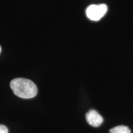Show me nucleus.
<instances>
[{
  "label": "nucleus",
  "mask_w": 133,
  "mask_h": 133,
  "mask_svg": "<svg viewBox=\"0 0 133 133\" xmlns=\"http://www.w3.org/2000/svg\"><path fill=\"white\" fill-rule=\"evenodd\" d=\"M10 86L13 92L23 99H30L36 96L38 92L37 86L30 79L17 78L12 79Z\"/></svg>",
  "instance_id": "nucleus-1"
},
{
  "label": "nucleus",
  "mask_w": 133,
  "mask_h": 133,
  "mask_svg": "<svg viewBox=\"0 0 133 133\" xmlns=\"http://www.w3.org/2000/svg\"><path fill=\"white\" fill-rule=\"evenodd\" d=\"M108 11L106 4H92L86 9V16L89 19L93 21H98L105 15Z\"/></svg>",
  "instance_id": "nucleus-2"
},
{
  "label": "nucleus",
  "mask_w": 133,
  "mask_h": 133,
  "mask_svg": "<svg viewBox=\"0 0 133 133\" xmlns=\"http://www.w3.org/2000/svg\"><path fill=\"white\" fill-rule=\"evenodd\" d=\"M86 121L88 124L93 127H99L104 121L102 116L95 110H91L86 115Z\"/></svg>",
  "instance_id": "nucleus-3"
},
{
  "label": "nucleus",
  "mask_w": 133,
  "mask_h": 133,
  "mask_svg": "<svg viewBox=\"0 0 133 133\" xmlns=\"http://www.w3.org/2000/svg\"><path fill=\"white\" fill-rule=\"evenodd\" d=\"M110 133H131V130L128 126L120 125L111 129Z\"/></svg>",
  "instance_id": "nucleus-4"
},
{
  "label": "nucleus",
  "mask_w": 133,
  "mask_h": 133,
  "mask_svg": "<svg viewBox=\"0 0 133 133\" xmlns=\"http://www.w3.org/2000/svg\"><path fill=\"white\" fill-rule=\"evenodd\" d=\"M0 133H8V129L6 126L0 124Z\"/></svg>",
  "instance_id": "nucleus-5"
},
{
  "label": "nucleus",
  "mask_w": 133,
  "mask_h": 133,
  "mask_svg": "<svg viewBox=\"0 0 133 133\" xmlns=\"http://www.w3.org/2000/svg\"><path fill=\"white\" fill-rule=\"evenodd\" d=\"M1 46H0V52H1Z\"/></svg>",
  "instance_id": "nucleus-6"
}]
</instances>
